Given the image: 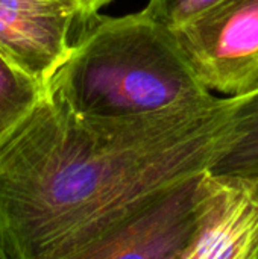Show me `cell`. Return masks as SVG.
Wrapping results in <instances>:
<instances>
[{"label":"cell","instance_id":"obj_3","mask_svg":"<svg viewBox=\"0 0 258 259\" xmlns=\"http://www.w3.org/2000/svg\"><path fill=\"white\" fill-rule=\"evenodd\" d=\"M173 33L210 91L239 97L258 88V0H222Z\"/></svg>","mask_w":258,"mask_h":259},{"label":"cell","instance_id":"obj_8","mask_svg":"<svg viewBox=\"0 0 258 259\" xmlns=\"http://www.w3.org/2000/svg\"><path fill=\"white\" fill-rule=\"evenodd\" d=\"M44 91L0 50V143L29 115Z\"/></svg>","mask_w":258,"mask_h":259},{"label":"cell","instance_id":"obj_10","mask_svg":"<svg viewBox=\"0 0 258 259\" xmlns=\"http://www.w3.org/2000/svg\"><path fill=\"white\" fill-rule=\"evenodd\" d=\"M79 9V23L84 24L90 18L99 14V11L113 0H75Z\"/></svg>","mask_w":258,"mask_h":259},{"label":"cell","instance_id":"obj_9","mask_svg":"<svg viewBox=\"0 0 258 259\" xmlns=\"http://www.w3.org/2000/svg\"><path fill=\"white\" fill-rule=\"evenodd\" d=\"M222 0H149L144 11L172 30Z\"/></svg>","mask_w":258,"mask_h":259},{"label":"cell","instance_id":"obj_4","mask_svg":"<svg viewBox=\"0 0 258 259\" xmlns=\"http://www.w3.org/2000/svg\"><path fill=\"white\" fill-rule=\"evenodd\" d=\"M201 175L155 194L93 244L84 259H182L196 229Z\"/></svg>","mask_w":258,"mask_h":259},{"label":"cell","instance_id":"obj_1","mask_svg":"<svg viewBox=\"0 0 258 259\" xmlns=\"http://www.w3.org/2000/svg\"><path fill=\"white\" fill-rule=\"evenodd\" d=\"M233 97L135 117L78 115L52 96L0 143L5 259H84L160 191L211 168Z\"/></svg>","mask_w":258,"mask_h":259},{"label":"cell","instance_id":"obj_2","mask_svg":"<svg viewBox=\"0 0 258 259\" xmlns=\"http://www.w3.org/2000/svg\"><path fill=\"white\" fill-rule=\"evenodd\" d=\"M46 94L84 117H135L202 103L199 80L173 30L144 9L84 24Z\"/></svg>","mask_w":258,"mask_h":259},{"label":"cell","instance_id":"obj_5","mask_svg":"<svg viewBox=\"0 0 258 259\" xmlns=\"http://www.w3.org/2000/svg\"><path fill=\"white\" fill-rule=\"evenodd\" d=\"M182 259H258V175L204 171Z\"/></svg>","mask_w":258,"mask_h":259},{"label":"cell","instance_id":"obj_6","mask_svg":"<svg viewBox=\"0 0 258 259\" xmlns=\"http://www.w3.org/2000/svg\"><path fill=\"white\" fill-rule=\"evenodd\" d=\"M76 23V6L0 0V50L46 88L71 50Z\"/></svg>","mask_w":258,"mask_h":259},{"label":"cell","instance_id":"obj_11","mask_svg":"<svg viewBox=\"0 0 258 259\" xmlns=\"http://www.w3.org/2000/svg\"><path fill=\"white\" fill-rule=\"evenodd\" d=\"M0 259H5V255H3V250H2V244H0Z\"/></svg>","mask_w":258,"mask_h":259},{"label":"cell","instance_id":"obj_7","mask_svg":"<svg viewBox=\"0 0 258 259\" xmlns=\"http://www.w3.org/2000/svg\"><path fill=\"white\" fill-rule=\"evenodd\" d=\"M208 171L258 175V88L233 97L230 141Z\"/></svg>","mask_w":258,"mask_h":259}]
</instances>
